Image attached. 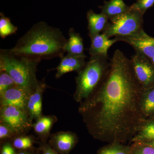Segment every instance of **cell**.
Wrapping results in <instances>:
<instances>
[{"instance_id":"obj_15","label":"cell","mask_w":154,"mask_h":154,"mask_svg":"<svg viewBox=\"0 0 154 154\" xmlns=\"http://www.w3.org/2000/svg\"><path fill=\"white\" fill-rule=\"evenodd\" d=\"M69 38L66 44V52L69 55L77 56H85L83 40L79 33L75 32L71 28L69 32Z\"/></svg>"},{"instance_id":"obj_19","label":"cell","mask_w":154,"mask_h":154,"mask_svg":"<svg viewBox=\"0 0 154 154\" xmlns=\"http://www.w3.org/2000/svg\"><path fill=\"white\" fill-rule=\"evenodd\" d=\"M141 109L146 118L154 117V86L143 90L141 100Z\"/></svg>"},{"instance_id":"obj_4","label":"cell","mask_w":154,"mask_h":154,"mask_svg":"<svg viewBox=\"0 0 154 154\" xmlns=\"http://www.w3.org/2000/svg\"><path fill=\"white\" fill-rule=\"evenodd\" d=\"M90 60L78 72L74 97L77 102L88 98L99 87L109 68L108 56H91Z\"/></svg>"},{"instance_id":"obj_8","label":"cell","mask_w":154,"mask_h":154,"mask_svg":"<svg viewBox=\"0 0 154 154\" xmlns=\"http://www.w3.org/2000/svg\"><path fill=\"white\" fill-rule=\"evenodd\" d=\"M117 41H122L126 42L137 51L145 55L150 59L154 57V38L149 36L142 31L135 36L116 38Z\"/></svg>"},{"instance_id":"obj_20","label":"cell","mask_w":154,"mask_h":154,"mask_svg":"<svg viewBox=\"0 0 154 154\" xmlns=\"http://www.w3.org/2000/svg\"><path fill=\"white\" fill-rule=\"evenodd\" d=\"M97 154H131V147L120 143H108L99 149Z\"/></svg>"},{"instance_id":"obj_9","label":"cell","mask_w":154,"mask_h":154,"mask_svg":"<svg viewBox=\"0 0 154 154\" xmlns=\"http://www.w3.org/2000/svg\"><path fill=\"white\" fill-rule=\"evenodd\" d=\"M31 94L24 88L14 86L0 95L1 106H14L27 110V104Z\"/></svg>"},{"instance_id":"obj_13","label":"cell","mask_w":154,"mask_h":154,"mask_svg":"<svg viewBox=\"0 0 154 154\" xmlns=\"http://www.w3.org/2000/svg\"><path fill=\"white\" fill-rule=\"evenodd\" d=\"M91 38V43L89 49L91 56H107L108 49L114 43L117 42L116 38L110 39L102 33L92 36Z\"/></svg>"},{"instance_id":"obj_31","label":"cell","mask_w":154,"mask_h":154,"mask_svg":"<svg viewBox=\"0 0 154 154\" xmlns=\"http://www.w3.org/2000/svg\"><path fill=\"white\" fill-rule=\"evenodd\" d=\"M151 60L152 61V62L154 64V57H153V58L151 59Z\"/></svg>"},{"instance_id":"obj_1","label":"cell","mask_w":154,"mask_h":154,"mask_svg":"<svg viewBox=\"0 0 154 154\" xmlns=\"http://www.w3.org/2000/svg\"><path fill=\"white\" fill-rule=\"evenodd\" d=\"M143 92L130 59L116 50L102 82L79 107L90 134L108 143L131 142L147 119L141 109Z\"/></svg>"},{"instance_id":"obj_30","label":"cell","mask_w":154,"mask_h":154,"mask_svg":"<svg viewBox=\"0 0 154 154\" xmlns=\"http://www.w3.org/2000/svg\"><path fill=\"white\" fill-rule=\"evenodd\" d=\"M143 143L152 146L154 147V141H153L149 142H144Z\"/></svg>"},{"instance_id":"obj_23","label":"cell","mask_w":154,"mask_h":154,"mask_svg":"<svg viewBox=\"0 0 154 154\" xmlns=\"http://www.w3.org/2000/svg\"><path fill=\"white\" fill-rule=\"evenodd\" d=\"M131 154H154V147L143 143L134 142L131 145Z\"/></svg>"},{"instance_id":"obj_14","label":"cell","mask_w":154,"mask_h":154,"mask_svg":"<svg viewBox=\"0 0 154 154\" xmlns=\"http://www.w3.org/2000/svg\"><path fill=\"white\" fill-rule=\"evenodd\" d=\"M88 35L90 38L99 34L104 30L109 19L102 13L99 14L90 10L87 13Z\"/></svg>"},{"instance_id":"obj_16","label":"cell","mask_w":154,"mask_h":154,"mask_svg":"<svg viewBox=\"0 0 154 154\" xmlns=\"http://www.w3.org/2000/svg\"><path fill=\"white\" fill-rule=\"evenodd\" d=\"M56 120V118L53 116H42L33 125L34 131L38 135L41 142H46L51 129Z\"/></svg>"},{"instance_id":"obj_2","label":"cell","mask_w":154,"mask_h":154,"mask_svg":"<svg viewBox=\"0 0 154 154\" xmlns=\"http://www.w3.org/2000/svg\"><path fill=\"white\" fill-rule=\"evenodd\" d=\"M67 39L59 29L46 22L34 24L9 51L14 55L26 57L41 61L63 56Z\"/></svg>"},{"instance_id":"obj_7","label":"cell","mask_w":154,"mask_h":154,"mask_svg":"<svg viewBox=\"0 0 154 154\" xmlns=\"http://www.w3.org/2000/svg\"><path fill=\"white\" fill-rule=\"evenodd\" d=\"M130 60L135 76L143 90L153 87L154 64L151 60L135 51Z\"/></svg>"},{"instance_id":"obj_3","label":"cell","mask_w":154,"mask_h":154,"mask_svg":"<svg viewBox=\"0 0 154 154\" xmlns=\"http://www.w3.org/2000/svg\"><path fill=\"white\" fill-rule=\"evenodd\" d=\"M40 61L26 57L14 55L8 49L0 51V70L7 72L17 86L32 93L38 82L36 68Z\"/></svg>"},{"instance_id":"obj_10","label":"cell","mask_w":154,"mask_h":154,"mask_svg":"<svg viewBox=\"0 0 154 154\" xmlns=\"http://www.w3.org/2000/svg\"><path fill=\"white\" fill-rule=\"evenodd\" d=\"M78 142L75 134L70 131H61L51 135L49 144L58 154H69Z\"/></svg>"},{"instance_id":"obj_25","label":"cell","mask_w":154,"mask_h":154,"mask_svg":"<svg viewBox=\"0 0 154 154\" xmlns=\"http://www.w3.org/2000/svg\"><path fill=\"white\" fill-rule=\"evenodd\" d=\"M14 130L8 125L1 122L0 125V140L1 143L5 141L17 136Z\"/></svg>"},{"instance_id":"obj_17","label":"cell","mask_w":154,"mask_h":154,"mask_svg":"<svg viewBox=\"0 0 154 154\" xmlns=\"http://www.w3.org/2000/svg\"><path fill=\"white\" fill-rule=\"evenodd\" d=\"M129 7L125 3L124 0H110L104 2V5L99 8L101 13L110 20L124 13Z\"/></svg>"},{"instance_id":"obj_26","label":"cell","mask_w":154,"mask_h":154,"mask_svg":"<svg viewBox=\"0 0 154 154\" xmlns=\"http://www.w3.org/2000/svg\"><path fill=\"white\" fill-rule=\"evenodd\" d=\"M154 5V0H137L132 6L144 15L147 10Z\"/></svg>"},{"instance_id":"obj_21","label":"cell","mask_w":154,"mask_h":154,"mask_svg":"<svg viewBox=\"0 0 154 154\" xmlns=\"http://www.w3.org/2000/svg\"><path fill=\"white\" fill-rule=\"evenodd\" d=\"M11 143L14 148L18 151L33 150L34 140L30 136L20 135L12 139Z\"/></svg>"},{"instance_id":"obj_27","label":"cell","mask_w":154,"mask_h":154,"mask_svg":"<svg viewBox=\"0 0 154 154\" xmlns=\"http://www.w3.org/2000/svg\"><path fill=\"white\" fill-rule=\"evenodd\" d=\"M38 154H58L51 147L49 143L41 142L38 149Z\"/></svg>"},{"instance_id":"obj_6","label":"cell","mask_w":154,"mask_h":154,"mask_svg":"<svg viewBox=\"0 0 154 154\" xmlns=\"http://www.w3.org/2000/svg\"><path fill=\"white\" fill-rule=\"evenodd\" d=\"M26 110L14 106H1V121L14 130L17 136L22 135L31 126Z\"/></svg>"},{"instance_id":"obj_22","label":"cell","mask_w":154,"mask_h":154,"mask_svg":"<svg viewBox=\"0 0 154 154\" xmlns=\"http://www.w3.org/2000/svg\"><path fill=\"white\" fill-rule=\"evenodd\" d=\"M17 27L11 23V20L6 17L3 13L0 14V36L5 38L17 32Z\"/></svg>"},{"instance_id":"obj_28","label":"cell","mask_w":154,"mask_h":154,"mask_svg":"<svg viewBox=\"0 0 154 154\" xmlns=\"http://www.w3.org/2000/svg\"><path fill=\"white\" fill-rule=\"evenodd\" d=\"M16 150L12 145L11 141H5L2 143L0 154H16Z\"/></svg>"},{"instance_id":"obj_24","label":"cell","mask_w":154,"mask_h":154,"mask_svg":"<svg viewBox=\"0 0 154 154\" xmlns=\"http://www.w3.org/2000/svg\"><path fill=\"white\" fill-rule=\"evenodd\" d=\"M17 85L11 76L7 72L2 71L0 75V95L9 88Z\"/></svg>"},{"instance_id":"obj_18","label":"cell","mask_w":154,"mask_h":154,"mask_svg":"<svg viewBox=\"0 0 154 154\" xmlns=\"http://www.w3.org/2000/svg\"><path fill=\"white\" fill-rule=\"evenodd\" d=\"M154 141V117L147 119L130 143L149 142Z\"/></svg>"},{"instance_id":"obj_12","label":"cell","mask_w":154,"mask_h":154,"mask_svg":"<svg viewBox=\"0 0 154 154\" xmlns=\"http://www.w3.org/2000/svg\"><path fill=\"white\" fill-rule=\"evenodd\" d=\"M46 87L44 82H38L35 90L30 94L27 104L28 111L30 120H37L42 116V98Z\"/></svg>"},{"instance_id":"obj_29","label":"cell","mask_w":154,"mask_h":154,"mask_svg":"<svg viewBox=\"0 0 154 154\" xmlns=\"http://www.w3.org/2000/svg\"><path fill=\"white\" fill-rule=\"evenodd\" d=\"M16 154H38V152H35L33 150H29L18 151Z\"/></svg>"},{"instance_id":"obj_5","label":"cell","mask_w":154,"mask_h":154,"mask_svg":"<svg viewBox=\"0 0 154 154\" xmlns=\"http://www.w3.org/2000/svg\"><path fill=\"white\" fill-rule=\"evenodd\" d=\"M143 14L132 5L123 14L110 19L102 33L108 38L135 36L144 31Z\"/></svg>"},{"instance_id":"obj_11","label":"cell","mask_w":154,"mask_h":154,"mask_svg":"<svg viewBox=\"0 0 154 154\" xmlns=\"http://www.w3.org/2000/svg\"><path fill=\"white\" fill-rule=\"evenodd\" d=\"M85 56H77L67 54L61 58L60 63L56 68V79H59L67 73L74 71L78 72L84 67L86 64Z\"/></svg>"}]
</instances>
